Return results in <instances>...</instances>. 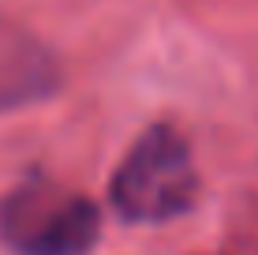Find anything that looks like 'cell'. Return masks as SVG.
Returning <instances> with one entry per match:
<instances>
[{
	"instance_id": "cell-1",
	"label": "cell",
	"mask_w": 258,
	"mask_h": 255,
	"mask_svg": "<svg viewBox=\"0 0 258 255\" xmlns=\"http://www.w3.org/2000/svg\"><path fill=\"white\" fill-rule=\"evenodd\" d=\"M199 169L187 139L168 124H154L135 139L112 173L109 195L127 222H168L199 199Z\"/></svg>"
},
{
	"instance_id": "cell-2",
	"label": "cell",
	"mask_w": 258,
	"mask_h": 255,
	"mask_svg": "<svg viewBox=\"0 0 258 255\" xmlns=\"http://www.w3.org/2000/svg\"><path fill=\"white\" fill-rule=\"evenodd\" d=\"M97 236V203L64 184L34 177L0 199V244L15 255H90Z\"/></svg>"
},
{
	"instance_id": "cell-3",
	"label": "cell",
	"mask_w": 258,
	"mask_h": 255,
	"mask_svg": "<svg viewBox=\"0 0 258 255\" xmlns=\"http://www.w3.org/2000/svg\"><path fill=\"white\" fill-rule=\"evenodd\" d=\"M60 90V64L52 49L19 23L0 19V113L26 109Z\"/></svg>"
}]
</instances>
